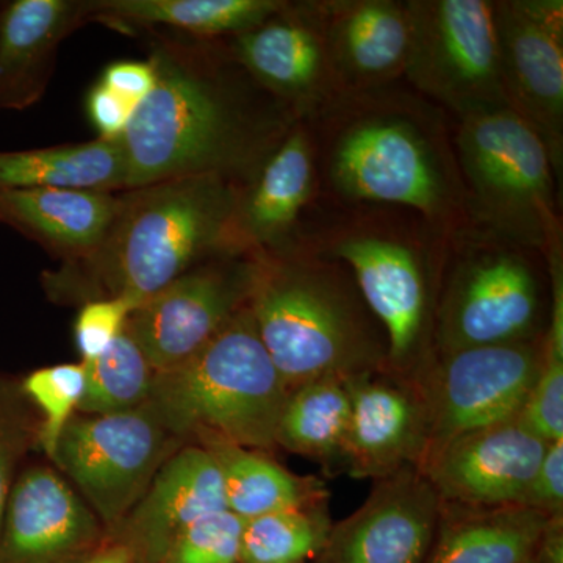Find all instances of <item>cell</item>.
<instances>
[{"mask_svg":"<svg viewBox=\"0 0 563 563\" xmlns=\"http://www.w3.org/2000/svg\"><path fill=\"white\" fill-rule=\"evenodd\" d=\"M190 38V36H188ZM155 85L124 135L125 191L190 176L250 184L296 121L224 41H152Z\"/></svg>","mask_w":563,"mask_h":563,"instance_id":"cell-1","label":"cell"},{"mask_svg":"<svg viewBox=\"0 0 563 563\" xmlns=\"http://www.w3.org/2000/svg\"><path fill=\"white\" fill-rule=\"evenodd\" d=\"M307 124L320 202L406 207L450 239L468 231L454 120L406 81L342 92Z\"/></svg>","mask_w":563,"mask_h":563,"instance_id":"cell-2","label":"cell"},{"mask_svg":"<svg viewBox=\"0 0 563 563\" xmlns=\"http://www.w3.org/2000/svg\"><path fill=\"white\" fill-rule=\"evenodd\" d=\"M450 236L415 210L318 202L299 246L344 263L388 339V372L413 379L433 354Z\"/></svg>","mask_w":563,"mask_h":563,"instance_id":"cell-3","label":"cell"},{"mask_svg":"<svg viewBox=\"0 0 563 563\" xmlns=\"http://www.w3.org/2000/svg\"><path fill=\"white\" fill-rule=\"evenodd\" d=\"M240 191L220 176L177 177L121 191L98 250L66 263L47 285L81 282L95 288L90 299L124 298L136 309L199 263L244 252L235 235Z\"/></svg>","mask_w":563,"mask_h":563,"instance_id":"cell-4","label":"cell"},{"mask_svg":"<svg viewBox=\"0 0 563 563\" xmlns=\"http://www.w3.org/2000/svg\"><path fill=\"white\" fill-rule=\"evenodd\" d=\"M250 310L288 390L388 372V339L344 263L303 246L258 254Z\"/></svg>","mask_w":563,"mask_h":563,"instance_id":"cell-5","label":"cell"},{"mask_svg":"<svg viewBox=\"0 0 563 563\" xmlns=\"http://www.w3.org/2000/svg\"><path fill=\"white\" fill-rule=\"evenodd\" d=\"M288 395L247 306L187 361L155 373L150 404L184 443L220 439L268 453Z\"/></svg>","mask_w":563,"mask_h":563,"instance_id":"cell-6","label":"cell"},{"mask_svg":"<svg viewBox=\"0 0 563 563\" xmlns=\"http://www.w3.org/2000/svg\"><path fill=\"white\" fill-rule=\"evenodd\" d=\"M453 135L470 229L542 254L563 239L562 185L543 141L517 113L468 114L454 120Z\"/></svg>","mask_w":563,"mask_h":563,"instance_id":"cell-7","label":"cell"},{"mask_svg":"<svg viewBox=\"0 0 563 563\" xmlns=\"http://www.w3.org/2000/svg\"><path fill=\"white\" fill-rule=\"evenodd\" d=\"M550 274L542 252L468 229L450 242L433 354L544 339Z\"/></svg>","mask_w":563,"mask_h":563,"instance_id":"cell-8","label":"cell"},{"mask_svg":"<svg viewBox=\"0 0 563 563\" xmlns=\"http://www.w3.org/2000/svg\"><path fill=\"white\" fill-rule=\"evenodd\" d=\"M412 46L404 81L461 120L507 107L495 0H407Z\"/></svg>","mask_w":563,"mask_h":563,"instance_id":"cell-9","label":"cell"},{"mask_svg":"<svg viewBox=\"0 0 563 563\" xmlns=\"http://www.w3.org/2000/svg\"><path fill=\"white\" fill-rule=\"evenodd\" d=\"M181 446L147 402L124 413H77L63 429L51 459L114 533L163 463Z\"/></svg>","mask_w":563,"mask_h":563,"instance_id":"cell-10","label":"cell"},{"mask_svg":"<svg viewBox=\"0 0 563 563\" xmlns=\"http://www.w3.org/2000/svg\"><path fill=\"white\" fill-rule=\"evenodd\" d=\"M543 363L544 339L432 354L413 377L428 412L422 465L466 433L520 417Z\"/></svg>","mask_w":563,"mask_h":563,"instance_id":"cell-11","label":"cell"},{"mask_svg":"<svg viewBox=\"0 0 563 563\" xmlns=\"http://www.w3.org/2000/svg\"><path fill=\"white\" fill-rule=\"evenodd\" d=\"M258 254L199 263L131 313L128 331L155 373L187 361L250 306Z\"/></svg>","mask_w":563,"mask_h":563,"instance_id":"cell-12","label":"cell"},{"mask_svg":"<svg viewBox=\"0 0 563 563\" xmlns=\"http://www.w3.org/2000/svg\"><path fill=\"white\" fill-rule=\"evenodd\" d=\"M499 70L507 107L543 141L563 174V2L495 0Z\"/></svg>","mask_w":563,"mask_h":563,"instance_id":"cell-13","label":"cell"},{"mask_svg":"<svg viewBox=\"0 0 563 563\" xmlns=\"http://www.w3.org/2000/svg\"><path fill=\"white\" fill-rule=\"evenodd\" d=\"M222 41L252 79L298 120H310L340 95L322 0H285L261 24Z\"/></svg>","mask_w":563,"mask_h":563,"instance_id":"cell-14","label":"cell"},{"mask_svg":"<svg viewBox=\"0 0 563 563\" xmlns=\"http://www.w3.org/2000/svg\"><path fill=\"white\" fill-rule=\"evenodd\" d=\"M443 503L418 466L373 481L365 503L332 525L317 563H426Z\"/></svg>","mask_w":563,"mask_h":563,"instance_id":"cell-15","label":"cell"},{"mask_svg":"<svg viewBox=\"0 0 563 563\" xmlns=\"http://www.w3.org/2000/svg\"><path fill=\"white\" fill-rule=\"evenodd\" d=\"M106 542L101 521L60 473L33 465L18 474L0 529V563H81Z\"/></svg>","mask_w":563,"mask_h":563,"instance_id":"cell-16","label":"cell"},{"mask_svg":"<svg viewBox=\"0 0 563 563\" xmlns=\"http://www.w3.org/2000/svg\"><path fill=\"white\" fill-rule=\"evenodd\" d=\"M548 444L515 418L454 440L420 470L444 504L520 506Z\"/></svg>","mask_w":563,"mask_h":563,"instance_id":"cell-17","label":"cell"},{"mask_svg":"<svg viewBox=\"0 0 563 563\" xmlns=\"http://www.w3.org/2000/svg\"><path fill=\"white\" fill-rule=\"evenodd\" d=\"M351 418L342 468L373 481L407 468H421L429 426L420 387L390 372L347 380Z\"/></svg>","mask_w":563,"mask_h":563,"instance_id":"cell-18","label":"cell"},{"mask_svg":"<svg viewBox=\"0 0 563 563\" xmlns=\"http://www.w3.org/2000/svg\"><path fill=\"white\" fill-rule=\"evenodd\" d=\"M318 202L320 179L312 132L307 121L299 120L240 191L239 246L252 254H277L299 246L303 225Z\"/></svg>","mask_w":563,"mask_h":563,"instance_id":"cell-19","label":"cell"},{"mask_svg":"<svg viewBox=\"0 0 563 563\" xmlns=\"http://www.w3.org/2000/svg\"><path fill=\"white\" fill-rule=\"evenodd\" d=\"M228 510L217 462L201 444L181 446L155 474L113 539L128 544L136 563H161L192 523Z\"/></svg>","mask_w":563,"mask_h":563,"instance_id":"cell-20","label":"cell"},{"mask_svg":"<svg viewBox=\"0 0 563 563\" xmlns=\"http://www.w3.org/2000/svg\"><path fill=\"white\" fill-rule=\"evenodd\" d=\"M322 5L340 95L404 80L412 46L407 0H322Z\"/></svg>","mask_w":563,"mask_h":563,"instance_id":"cell-21","label":"cell"},{"mask_svg":"<svg viewBox=\"0 0 563 563\" xmlns=\"http://www.w3.org/2000/svg\"><path fill=\"white\" fill-rule=\"evenodd\" d=\"M90 21L88 2L13 0L0 10V111L38 102L54 70L58 46Z\"/></svg>","mask_w":563,"mask_h":563,"instance_id":"cell-22","label":"cell"},{"mask_svg":"<svg viewBox=\"0 0 563 563\" xmlns=\"http://www.w3.org/2000/svg\"><path fill=\"white\" fill-rule=\"evenodd\" d=\"M120 192L0 188V222L66 263L88 257L106 239Z\"/></svg>","mask_w":563,"mask_h":563,"instance_id":"cell-23","label":"cell"},{"mask_svg":"<svg viewBox=\"0 0 563 563\" xmlns=\"http://www.w3.org/2000/svg\"><path fill=\"white\" fill-rule=\"evenodd\" d=\"M548 520L547 515L523 506L443 503L439 531L426 563H529Z\"/></svg>","mask_w":563,"mask_h":563,"instance_id":"cell-24","label":"cell"},{"mask_svg":"<svg viewBox=\"0 0 563 563\" xmlns=\"http://www.w3.org/2000/svg\"><path fill=\"white\" fill-rule=\"evenodd\" d=\"M285 0H92L90 21L113 27H165L190 38L222 41L250 31L282 9Z\"/></svg>","mask_w":563,"mask_h":563,"instance_id":"cell-25","label":"cell"},{"mask_svg":"<svg viewBox=\"0 0 563 563\" xmlns=\"http://www.w3.org/2000/svg\"><path fill=\"white\" fill-rule=\"evenodd\" d=\"M198 444L220 468L228 510L243 521L277 510L328 504L329 492L320 479L288 472L265 451L220 439H203Z\"/></svg>","mask_w":563,"mask_h":563,"instance_id":"cell-26","label":"cell"},{"mask_svg":"<svg viewBox=\"0 0 563 563\" xmlns=\"http://www.w3.org/2000/svg\"><path fill=\"white\" fill-rule=\"evenodd\" d=\"M125 185L128 162L121 139L0 152V188L121 192Z\"/></svg>","mask_w":563,"mask_h":563,"instance_id":"cell-27","label":"cell"},{"mask_svg":"<svg viewBox=\"0 0 563 563\" xmlns=\"http://www.w3.org/2000/svg\"><path fill=\"white\" fill-rule=\"evenodd\" d=\"M351 418L347 380L325 377L295 388L288 395L276 444L324 466H342Z\"/></svg>","mask_w":563,"mask_h":563,"instance_id":"cell-28","label":"cell"},{"mask_svg":"<svg viewBox=\"0 0 563 563\" xmlns=\"http://www.w3.org/2000/svg\"><path fill=\"white\" fill-rule=\"evenodd\" d=\"M81 365L85 393L77 413H124L150 402L155 372L128 325L109 350Z\"/></svg>","mask_w":563,"mask_h":563,"instance_id":"cell-29","label":"cell"},{"mask_svg":"<svg viewBox=\"0 0 563 563\" xmlns=\"http://www.w3.org/2000/svg\"><path fill=\"white\" fill-rule=\"evenodd\" d=\"M332 525L328 504L251 518L243 521L240 563L317 561Z\"/></svg>","mask_w":563,"mask_h":563,"instance_id":"cell-30","label":"cell"},{"mask_svg":"<svg viewBox=\"0 0 563 563\" xmlns=\"http://www.w3.org/2000/svg\"><path fill=\"white\" fill-rule=\"evenodd\" d=\"M22 391L41 415L38 444L52 455L63 429L77 412L85 393V369L80 363L44 366L21 380Z\"/></svg>","mask_w":563,"mask_h":563,"instance_id":"cell-31","label":"cell"},{"mask_svg":"<svg viewBox=\"0 0 563 563\" xmlns=\"http://www.w3.org/2000/svg\"><path fill=\"white\" fill-rule=\"evenodd\" d=\"M40 420L21 380L0 374V529L22 459L38 444Z\"/></svg>","mask_w":563,"mask_h":563,"instance_id":"cell-32","label":"cell"},{"mask_svg":"<svg viewBox=\"0 0 563 563\" xmlns=\"http://www.w3.org/2000/svg\"><path fill=\"white\" fill-rule=\"evenodd\" d=\"M243 520L231 510L211 514L174 540L161 563H240Z\"/></svg>","mask_w":563,"mask_h":563,"instance_id":"cell-33","label":"cell"},{"mask_svg":"<svg viewBox=\"0 0 563 563\" xmlns=\"http://www.w3.org/2000/svg\"><path fill=\"white\" fill-rule=\"evenodd\" d=\"M133 306L124 298L85 301L74 322V342L80 362H91L109 350L128 325Z\"/></svg>","mask_w":563,"mask_h":563,"instance_id":"cell-34","label":"cell"},{"mask_svg":"<svg viewBox=\"0 0 563 563\" xmlns=\"http://www.w3.org/2000/svg\"><path fill=\"white\" fill-rule=\"evenodd\" d=\"M518 420L547 443L563 440V357L547 354Z\"/></svg>","mask_w":563,"mask_h":563,"instance_id":"cell-35","label":"cell"},{"mask_svg":"<svg viewBox=\"0 0 563 563\" xmlns=\"http://www.w3.org/2000/svg\"><path fill=\"white\" fill-rule=\"evenodd\" d=\"M520 506L548 518L563 517V440L548 444Z\"/></svg>","mask_w":563,"mask_h":563,"instance_id":"cell-36","label":"cell"},{"mask_svg":"<svg viewBox=\"0 0 563 563\" xmlns=\"http://www.w3.org/2000/svg\"><path fill=\"white\" fill-rule=\"evenodd\" d=\"M136 107L98 81L87 98V111L98 139L120 140L131 122Z\"/></svg>","mask_w":563,"mask_h":563,"instance_id":"cell-37","label":"cell"},{"mask_svg":"<svg viewBox=\"0 0 563 563\" xmlns=\"http://www.w3.org/2000/svg\"><path fill=\"white\" fill-rule=\"evenodd\" d=\"M101 84L139 109L155 85L151 62H117L103 70Z\"/></svg>","mask_w":563,"mask_h":563,"instance_id":"cell-38","label":"cell"},{"mask_svg":"<svg viewBox=\"0 0 563 563\" xmlns=\"http://www.w3.org/2000/svg\"><path fill=\"white\" fill-rule=\"evenodd\" d=\"M533 562L563 563V517H553L548 520L533 555Z\"/></svg>","mask_w":563,"mask_h":563,"instance_id":"cell-39","label":"cell"},{"mask_svg":"<svg viewBox=\"0 0 563 563\" xmlns=\"http://www.w3.org/2000/svg\"><path fill=\"white\" fill-rule=\"evenodd\" d=\"M81 563H135V555L128 544L111 539Z\"/></svg>","mask_w":563,"mask_h":563,"instance_id":"cell-40","label":"cell"},{"mask_svg":"<svg viewBox=\"0 0 563 563\" xmlns=\"http://www.w3.org/2000/svg\"><path fill=\"white\" fill-rule=\"evenodd\" d=\"M529 563H536V562H533V559H532V561H531V562H529Z\"/></svg>","mask_w":563,"mask_h":563,"instance_id":"cell-41","label":"cell"},{"mask_svg":"<svg viewBox=\"0 0 563 563\" xmlns=\"http://www.w3.org/2000/svg\"><path fill=\"white\" fill-rule=\"evenodd\" d=\"M0 10H2V5H0Z\"/></svg>","mask_w":563,"mask_h":563,"instance_id":"cell-42","label":"cell"},{"mask_svg":"<svg viewBox=\"0 0 563 563\" xmlns=\"http://www.w3.org/2000/svg\"><path fill=\"white\" fill-rule=\"evenodd\" d=\"M136 563V562H135Z\"/></svg>","mask_w":563,"mask_h":563,"instance_id":"cell-43","label":"cell"}]
</instances>
